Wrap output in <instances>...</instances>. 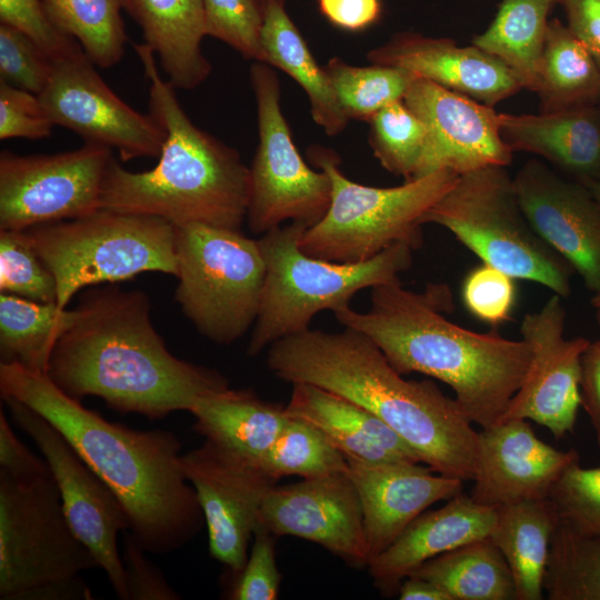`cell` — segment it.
I'll use <instances>...</instances> for the list:
<instances>
[{"mask_svg":"<svg viewBox=\"0 0 600 600\" xmlns=\"http://www.w3.org/2000/svg\"><path fill=\"white\" fill-rule=\"evenodd\" d=\"M2 398L48 420L122 504L129 533L148 552L189 543L204 523L196 491L180 466L181 443L169 431H140L110 422L59 389L42 372L0 362Z\"/></svg>","mask_w":600,"mask_h":600,"instance_id":"1","label":"cell"},{"mask_svg":"<svg viewBox=\"0 0 600 600\" xmlns=\"http://www.w3.org/2000/svg\"><path fill=\"white\" fill-rule=\"evenodd\" d=\"M77 310L46 372L71 398L98 397L117 412L158 420L190 412L200 398L229 387L218 370L168 350L144 292L106 287L86 294Z\"/></svg>","mask_w":600,"mask_h":600,"instance_id":"2","label":"cell"},{"mask_svg":"<svg viewBox=\"0 0 600 600\" xmlns=\"http://www.w3.org/2000/svg\"><path fill=\"white\" fill-rule=\"evenodd\" d=\"M267 364L290 383L318 386L363 407L434 472L472 480L479 432L456 399L431 380H407L363 333L308 329L272 343Z\"/></svg>","mask_w":600,"mask_h":600,"instance_id":"3","label":"cell"},{"mask_svg":"<svg viewBox=\"0 0 600 600\" xmlns=\"http://www.w3.org/2000/svg\"><path fill=\"white\" fill-rule=\"evenodd\" d=\"M370 308L334 311L344 328L367 336L402 376L422 373L448 384L467 418L481 428L501 419L529 370L532 352L524 340L496 331L480 333L444 317L453 308L444 284L422 292L401 282L371 288Z\"/></svg>","mask_w":600,"mask_h":600,"instance_id":"4","label":"cell"},{"mask_svg":"<svg viewBox=\"0 0 600 600\" xmlns=\"http://www.w3.org/2000/svg\"><path fill=\"white\" fill-rule=\"evenodd\" d=\"M149 87V113L166 130L157 164L133 172L113 157L101 208L162 218L174 226L200 223L240 230L247 219L250 170L239 152L198 128L163 78L154 52L133 46Z\"/></svg>","mask_w":600,"mask_h":600,"instance_id":"5","label":"cell"},{"mask_svg":"<svg viewBox=\"0 0 600 600\" xmlns=\"http://www.w3.org/2000/svg\"><path fill=\"white\" fill-rule=\"evenodd\" d=\"M309 227L302 222L280 226L259 240L266 280L258 318L247 354L258 356L276 341L310 329L313 317L350 307L361 290L400 282L412 263V248L398 243L356 263L319 259L304 253L299 239Z\"/></svg>","mask_w":600,"mask_h":600,"instance_id":"6","label":"cell"},{"mask_svg":"<svg viewBox=\"0 0 600 600\" xmlns=\"http://www.w3.org/2000/svg\"><path fill=\"white\" fill-rule=\"evenodd\" d=\"M100 568L72 531L50 473H0V599H92L81 573Z\"/></svg>","mask_w":600,"mask_h":600,"instance_id":"7","label":"cell"},{"mask_svg":"<svg viewBox=\"0 0 600 600\" xmlns=\"http://www.w3.org/2000/svg\"><path fill=\"white\" fill-rule=\"evenodd\" d=\"M307 154L330 177L332 192L324 217L303 232L299 247L334 262H362L398 243L419 248L424 214L459 177L441 169L397 187H369L346 177L334 151L312 146Z\"/></svg>","mask_w":600,"mask_h":600,"instance_id":"8","label":"cell"},{"mask_svg":"<svg viewBox=\"0 0 600 600\" xmlns=\"http://www.w3.org/2000/svg\"><path fill=\"white\" fill-rule=\"evenodd\" d=\"M506 168L459 176L427 211L423 224L446 228L483 263L566 298L574 271L531 227Z\"/></svg>","mask_w":600,"mask_h":600,"instance_id":"9","label":"cell"},{"mask_svg":"<svg viewBox=\"0 0 600 600\" xmlns=\"http://www.w3.org/2000/svg\"><path fill=\"white\" fill-rule=\"evenodd\" d=\"M24 231L54 276L60 308L88 286L178 273L174 226L159 217L100 208Z\"/></svg>","mask_w":600,"mask_h":600,"instance_id":"10","label":"cell"},{"mask_svg":"<svg viewBox=\"0 0 600 600\" xmlns=\"http://www.w3.org/2000/svg\"><path fill=\"white\" fill-rule=\"evenodd\" d=\"M174 232L176 301L203 337L233 343L260 310L266 262L259 240L200 223L174 226Z\"/></svg>","mask_w":600,"mask_h":600,"instance_id":"11","label":"cell"},{"mask_svg":"<svg viewBox=\"0 0 600 600\" xmlns=\"http://www.w3.org/2000/svg\"><path fill=\"white\" fill-rule=\"evenodd\" d=\"M250 81L258 113L259 143L250 170L249 229L263 234L282 222L309 228L326 214L330 177L310 168L299 153L280 104V83L271 66L256 61Z\"/></svg>","mask_w":600,"mask_h":600,"instance_id":"12","label":"cell"},{"mask_svg":"<svg viewBox=\"0 0 600 600\" xmlns=\"http://www.w3.org/2000/svg\"><path fill=\"white\" fill-rule=\"evenodd\" d=\"M112 150L84 142L52 154L0 153V230L88 216L101 208Z\"/></svg>","mask_w":600,"mask_h":600,"instance_id":"13","label":"cell"},{"mask_svg":"<svg viewBox=\"0 0 600 600\" xmlns=\"http://www.w3.org/2000/svg\"><path fill=\"white\" fill-rule=\"evenodd\" d=\"M2 400L14 424L33 440L43 456L72 531L93 553L116 594L126 600L124 568L117 544L118 533L129 528L122 504L48 420L16 399Z\"/></svg>","mask_w":600,"mask_h":600,"instance_id":"14","label":"cell"},{"mask_svg":"<svg viewBox=\"0 0 600 600\" xmlns=\"http://www.w3.org/2000/svg\"><path fill=\"white\" fill-rule=\"evenodd\" d=\"M180 466L202 509L211 557L238 573L263 500L279 480L260 460L208 439L181 454Z\"/></svg>","mask_w":600,"mask_h":600,"instance_id":"15","label":"cell"},{"mask_svg":"<svg viewBox=\"0 0 600 600\" xmlns=\"http://www.w3.org/2000/svg\"><path fill=\"white\" fill-rule=\"evenodd\" d=\"M39 98L56 126L84 142L116 150L122 161L158 158L166 130L151 113L131 108L103 81L82 48L54 61Z\"/></svg>","mask_w":600,"mask_h":600,"instance_id":"16","label":"cell"},{"mask_svg":"<svg viewBox=\"0 0 600 600\" xmlns=\"http://www.w3.org/2000/svg\"><path fill=\"white\" fill-rule=\"evenodd\" d=\"M564 321L562 298L554 293L540 310L523 317L520 332L532 359L499 421L530 419L556 439L573 430L581 406V357L590 341L583 337L566 339Z\"/></svg>","mask_w":600,"mask_h":600,"instance_id":"17","label":"cell"},{"mask_svg":"<svg viewBox=\"0 0 600 600\" xmlns=\"http://www.w3.org/2000/svg\"><path fill=\"white\" fill-rule=\"evenodd\" d=\"M257 524L276 537L314 542L354 568L370 560L360 497L348 472L276 484Z\"/></svg>","mask_w":600,"mask_h":600,"instance_id":"18","label":"cell"},{"mask_svg":"<svg viewBox=\"0 0 600 600\" xmlns=\"http://www.w3.org/2000/svg\"><path fill=\"white\" fill-rule=\"evenodd\" d=\"M517 197L534 231L583 280L600 291V206L582 183L543 162L527 161L513 178Z\"/></svg>","mask_w":600,"mask_h":600,"instance_id":"19","label":"cell"},{"mask_svg":"<svg viewBox=\"0 0 600 600\" xmlns=\"http://www.w3.org/2000/svg\"><path fill=\"white\" fill-rule=\"evenodd\" d=\"M577 461L576 450L549 446L526 420L499 421L479 432L470 497L491 508L548 499L564 470Z\"/></svg>","mask_w":600,"mask_h":600,"instance_id":"20","label":"cell"},{"mask_svg":"<svg viewBox=\"0 0 600 600\" xmlns=\"http://www.w3.org/2000/svg\"><path fill=\"white\" fill-rule=\"evenodd\" d=\"M403 101L429 128L432 172L461 176L511 163L513 151L501 137L494 108L424 79L412 82Z\"/></svg>","mask_w":600,"mask_h":600,"instance_id":"21","label":"cell"},{"mask_svg":"<svg viewBox=\"0 0 600 600\" xmlns=\"http://www.w3.org/2000/svg\"><path fill=\"white\" fill-rule=\"evenodd\" d=\"M347 460L362 506L370 560L430 506L462 492L463 480L436 474L420 462Z\"/></svg>","mask_w":600,"mask_h":600,"instance_id":"22","label":"cell"},{"mask_svg":"<svg viewBox=\"0 0 600 600\" xmlns=\"http://www.w3.org/2000/svg\"><path fill=\"white\" fill-rule=\"evenodd\" d=\"M370 63L400 68L494 108L522 88L499 59L471 44L402 31L370 50Z\"/></svg>","mask_w":600,"mask_h":600,"instance_id":"23","label":"cell"},{"mask_svg":"<svg viewBox=\"0 0 600 600\" xmlns=\"http://www.w3.org/2000/svg\"><path fill=\"white\" fill-rule=\"evenodd\" d=\"M497 509L459 493L436 510L424 511L367 568L374 586L384 594L399 587L423 562L466 543L489 538Z\"/></svg>","mask_w":600,"mask_h":600,"instance_id":"24","label":"cell"},{"mask_svg":"<svg viewBox=\"0 0 600 600\" xmlns=\"http://www.w3.org/2000/svg\"><path fill=\"white\" fill-rule=\"evenodd\" d=\"M499 129L512 151L542 157L570 179H600V106L539 112L499 113Z\"/></svg>","mask_w":600,"mask_h":600,"instance_id":"25","label":"cell"},{"mask_svg":"<svg viewBox=\"0 0 600 600\" xmlns=\"http://www.w3.org/2000/svg\"><path fill=\"white\" fill-rule=\"evenodd\" d=\"M286 411L319 429L346 458L421 463L418 453L381 419L318 386L293 383Z\"/></svg>","mask_w":600,"mask_h":600,"instance_id":"26","label":"cell"},{"mask_svg":"<svg viewBox=\"0 0 600 600\" xmlns=\"http://www.w3.org/2000/svg\"><path fill=\"white\" fill-rule=\"evenodd\" d=\"M122 4L176 89L191 90L206 81L211 63L202 51L207 36L202 0H122Z\"/></svg>","mask_w":600,"mask_h":600,"instance_id":"27","label":"cell"},{"mask_svg":"<svg viewBox=\"0 0 600 600\" xmlns=\"http://www.w3.org/2000/svg\"><path fill=\"white\" fill-rule=\"evenodd\" d=\"M190 413L196 418L194 430L204 439L258 460L290 419L286 407L266 401L252 390L230 387L200 398Z\"/></svg>","mask_w":600,"mask_h":600,"instance_id":"28","label":"cell"},{"mask_svg":"<svg viewBox=\"0 0 600 600\" xmlns=\"http://www.w3.org/2000/svg\"><path fill=\"white\" fill-rule=\"evenodd\" d=\"M261 44L264 63L290 76L306 92L313 121L330 136L342 132L349 119L341 110L323 67L289 17L286 0H261Z\"/></svg>","mask_w":600,"mask_h":600,"instance_id":"29","label":"cell"},{"mask_svg":"<svg viewBox=\"0 0 600 600\" xmlns=\"http://www.w3.org/2000/svg\"><path fill=\"white\" fill-rule=\"evenodd\" d=\"M497 509L489 539L510 568L517 600H541L551 538L560 517L548 499L504 504Z\"/></svg>","mask_w":600,"mask_h":600,"instance_id":"30","label":"cell"},{"mask_svg":"<svg viewBox=\"0 0 600 600\" xmlns=\"http://www.w3.org/2000/svg\"><path fill=\"white\" fill-rule=\"evenodd\" d=\"M558 0H502L472 44L502 61L521 88L537 92L549 16Z\"/></svg>","mask_w":600,"mask_h":600,"instance_id":"31","label":"cell"},{"mask_svg":"<svg viewBox=\"0 0 600 600\" xmlns=\"http://www.w3.org/2000/svg\"><path fill=\"white\" fill-rule=\"evenodd\" d=\"M410 576L434 583L450 600H517L508 562L489 538L439 554Z\"/></svg>","mask_w":600,"mask_h":600,"instance_id":"32","label":"cell"},{"mask_svg":"<svg viewBox=\"0 0 600 600\" xmlns=\"http://www.w3.org/2000/svg\"><path fill=\"white\" fill-rule=\"evenodd\" d=\"M536 93L540 112L600 106V70L580 39L558 19L549 22Z\"/></svg>","mask_w":600,"mask_h":600,"instance_id":"33","label":"cell"},{"mask_svg":"<svg viewBox=\"0 0 600 600\" xmlns=\"http://www.w3.org/2000/svg\"><path fill=\"white\" fill-rule=\"evenodd\" d=\"M78 310L0 293V358L46 373L60 337L77 319Z\"/></svg>","mask_w":600,"mask_h":600,"instance_id":"34","label":"cell"},{"mask_svg":"<svg viewBox=\"0 0 600 600\" xmlns=\"http://www.w3.org/2000/svg\"><path fill=\"white\" fill-rule=\"evenodd\" d=\"M368 123L370 148L383 169L404 181L432 173L429 128L403 100L383 107Z\"/></svg>","mask_w":600,"mask_h":600,"instance_id":"35","label":"cell"},{"mask_svg":"<svg viewBox=\"0 0 600 600\" xmlns=\"http://www.w3.org/2000/svg\"><path fill=\"white\" fill-rule=\"evenodd\" d=\"M543 591L550 600H600V537L560 519L551 538Z\"/></svg>","mask_w":600,"mask_h":600,"instance_id":"36","label":"cell"},{"mask_svg":"<svg viewBox=\"0 0 600 600\" xmlns=\"http://www.w3.org/2000/svg\"><path fill=\"white\" fill-rule=\"evenodd\" d=\"M56 26L73 38L89 59L103 69L123 57L127 34L122 0H44Z\"/></svg>","mask_w":600,"mask_h":600,"instance_id":"37","label":"cell"},{"mask_svg":"<svg viewBox=\"0 0 600 600\" xmlns=\"http://www.w3.org/2000/svg\"><path fill=\"white\" fill-rule=\"evenodd\" d=\"M323 68L346 117L367 122L383 107L403 100L418 79L400 68L374 63L357 67L338 57L331 58Z\"/></svg>","mask_w":600,"mask_h":600,"instance_id":"38","label":"cell"},{"mask_svg":"<svg viewBox=\"0 0 600 600\" xmlns=\"http://www.w3.org/2000/svg\"><path fill=\"white\" fill-rule=\"evenodd\" d=\"M260 461L277 480L288 476L320 478L348 472L349 468L344 454L319 429L293 417Z\"/></svg>","mask_w":600,"mask_h":600,"instance_id":"39","label":"cell"},{"mask_svg":"<svg viewBox=\"0 0 600 600\" xmlns=\"http://www.w3.org/2000/svg\"><path fill=\"white\" fill-rule=\"evenodd\" d=\"M0 293L57 304L54 276L24 230H0Z\"/></svg>","mask_w":600,"mask_h":600,"instance_id":"40","label":"cell"},{"mask_svg":"<svg viewBox=\"0 0 600 600\" xmlns=\"http://www.w3.org/2000/svg\"><path fill=\"white\" fill-rule=\"evenodd\" d=\"M206 34L238 51L244 59L264 63L261 44V0H202Z\"/></svg>","mask_w":600,"mask_h":600,"instance_id":"41","label":"cell"},{"mask_svg":"<svg viewBox=\"0 0 600 600\" xmlns=\"http://www.w3.org/2000/svg\"><path fill=\"white\" fill-rule=\"evenodd\" d=\"M549 500L561 520L600 537V467L572 463L552 487Z\"/></svg>","mask_w":600,"mask_h":600,"instance_id":"42","label":"cell"},{"mask_svg":"<svg viewBox=\"0 0 600 600\" xmlns=\"http://www.w3.org/2000/svg\"><path fill=\"white\" fill-rule=\"evenodd\" d=\"M53 68L54 61L33 40L0 23V81L39 96Z\"/></svg>","mask_w":600,"mask_h":600,"instance_id":"43","label":"cell"},{"mask_svg":"<svg viewBox=\"0 0 600 600\" xmlns=\"http://www.w3.org/2000/svg\"><path fill=\"white\" fill-rule=\"evenodd\" d=\"M514 278L481 263L470 270L461 287L466 309L478 320L497 327L511 318L517 300Z\"/></svg>","mask_w":600,"mask_h":600,"instance_id":"44","label":"cell"},{"mask_svg":"<svg viewBox=\"0 0 600 600\" xmlns=\"http://www.w3.org/2000/svg\"><path fill=\"white\" fill-rule=\"evenodd\" d=\"M274 538L256 524L253 542L243 568L233 577L228 599L274 600L279 596L281 573L276 561Z\"/></svg>","mask_w":600,"mask_h":600,"instance_id":"45","label":"cell"},{"mask_svg":"<svg viewBox=\"0 0 600 600\" xmlns=\"http://www.w3.org/2000/svg\"><path fill=\"white\" fill-rule=\"evenodd\" d=\"M0 21L28 36L53 61L81 48L56 26L44 0H0Z\"/></svg>","mask_w":600,"mask_h":600,"instance_id":"46","label":"cell"},{"mask_svg":"<svg viewBox=\"0 0 600 600\" xmlns=\"http://www.w3.org/2000/svg\"><path fill=\"white\" fill-rule=\"evenodd\" d=\"M56 124L38 94L0 81V139L40 140Z\"/></svg>","mask_w":600,"mask_h":600,"instance_id":"47","label":"cell"},{"mask_svg":"<svg viewBox=\"0 0 600 600\" xmlns=\"http://www.w3.org/2000/svg\"><path fill=\"white\" fill-rule=\"evenodd\" d=\"M147 551L130 534L123 540L126 600H179L181 596L168 583L163 572L147 558Z\"/></svg>","mask_w":600,"mask_h":600,"instance_id":"48","label":"cell"},{"mask_svg":"<svg viewBox=\"0 0 600 600\" xmlns=\"http://www.w3.org/2000/svg\"><path fill=\"white\" fill-rule=\"evenodd\" d=\"M0 473L16 480H31L50 473L46 460L34 456L14 434L0 410Z\"/></svg>","mask_w":600,"mask_h":600,"instance_id":"49","label":"cell"},{"mask_svg":"<svg viewBox=\"0 0 600 600\" xmlns=\"http://www.w3.org/2000/svg\"><path fill=\"white\" fill-rule=\"evenodd\" d=\"M319 11L332 26L346 31H361L381 17L380 0H317Z\"/></svg>","mask_w":600,"mask_h":600,"instance_id":"50","label":"cell"},{"mask_svg":"<svg viewBox=\"0 0 600 600\" xmlns=\"http://www.w3.org/2000/svg\"><path fill=\"white\" fill-rule=\"evenodd\" d=\"M567 26L584 44L600 70V0H558Z\"/></svg>","mask_w":600,"mask_h":600,"instance_id":"51","label":"cell"},{"mask_svg":"<svg viewBox=\"0 0 600 600\" xmlns=\"http://www.w3.org/2000/svg\"><path fill=\"white\" fill-rule=\"evenodd\" d=\"M581 406L588 413L600 447V339L590 342L581 357Z\"/></svg>","mask_w":600,"mask_h":600,"instance_id":"52","label":"cell"},{"mask_svg":"<svg viewBox=\"0 0 600 600\" xmlns=\"http://www.w3.org/2000/svg\"><path fill=\"white\" fill-rule=\"evenodd\" d=\"M398 596L401 600H450L434 583L411 576L402 580Z\"/></svg>","mask_w":600,"mask_h":600,"instance_id":"53","label":"cell"},{"mask_svg":"<svg viewBox=\"0 0 600 600\" xmlns=\"http://www.w3.org/2000/svg\"><path fill=\"white\" fill-rule=\"evenodd\" d=\"M586 187L590 190V192L600 206V179L586 184Z\"/></svg>","mask_w":600,"mask_h":600,"instance_id":"54","label":"cell"},{"mask_svg":"<svg viewBox=\"0 0 600 600\" xmlns=\"http://www.w3.org/2000/svg\"><path fill=\"white\" fill-rule=\"evenodd\" d=\"M591 303L594 309L600 308V291L593 294L591 298Z\"/></svg>","mask_w":600,"mask_h":600,"instance_id":"55","label":"cell"},{"mask_svg":"<svg viewBox=\"0 0 600 600\" xmlns=\"http://www.w3.org/2000/svg\"><path fill=\"white\" fill-rule=\"evenodd\" d=\"M596 317H597V322H598V326H599V329H600V308L596 309Z\"/></svg>","mask_w":600,"mask_h":600,"instance_id":"56","label":"cell"}]
</instances>
